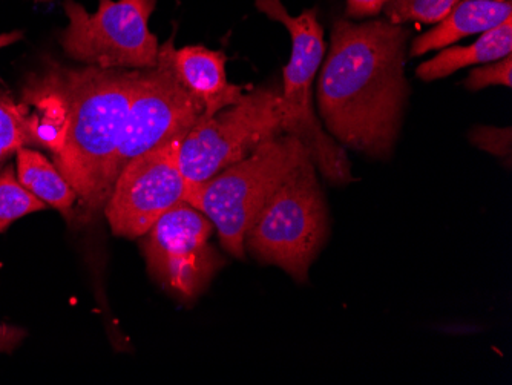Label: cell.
Returning a JSON list of instances; mask_svg holds the SVG:
<instances>
[{"instance_id": "obj_1", "label": "cell", "mask_w": 512, "mask_h": 385, "mask_svg": "<svg viewBox=\"0 0 512 385\" xmlns=\"http://www.w3.org/2000/svg\"><path fill=\"white\" fill-rule=\"evenodd\" d=\"M410 36L387 19L336 20L319 74L318 106L325 131L339 145L376 158L391 154L408 97Z\"/></svg>"}, {"instance_id": "obj_2", "label": "cell", "mask_w": 512, "mask_h": 385, "mask_svg": "<svg viewBox=\"0 0 512 385\" xmlns=\"http://www.w3.org/2000/svg\"><path fill=\"white\" fill-rule=\"evenodd\" d=\"M138 70H59L27 91L37 119V146L50 149L54 165L73 186L80 217L105 209L109 169L119 148Z\"/></svg>"}, {"instance_id": "obj_3", "label": "cell", "mask_w": 512, "mask_h": 385, "mask_svg": "<svg viewBox=\"0 0 512 385\" xmlns=\"http://www.w3.org/2000/svg\"><path fill=\"white\" fill-rule=\"evenodd\" d=\"M306 158L309 154L296 137L276 135L241 162L200 185H189L186 203L212 221L224 249L241 260L256 215Z\"/></svg>"}, {"instance_id": "obj_4", "label": "cell", "mask_w": 512, "mask_h": 385, "mask_svg": "<svg viewBox=\"0 0 512 385\" xmlns=\"http://www.w3.org/2000/svg\"><path fill=\"white\" fill-rule=\"evenodd\" d=\"M269 19L283 24L292 39V54L283 71L281 99L284 134L293 135L306 148L310 160L327 180L336 185L352 181V169L344 146L339 145L313 111L312 86L324 57V30L316 10L293 17L281 0H255Z\"/></svg>"}, {"instance_id": "obj_5", "label": "cell", "mask_w": 512, "mask_h": 385, "mask_svg": "<svg viewBox=\"0 0 512 385\" xmlns=\"http://www.w3.org/2000/svg\"><path fill=\"white\" fill-rule=\"evenodd\" d=\"M327 231L324 195L309 157L256 215L244 246L264 263L275 264L295 280L306 281Z\"/></svg>"}, {"instance_id": "obj_6", "label": "cell", "mask_w": 512, "mask_h": 385, "mask_svg": "<svg viewBox=\"0 0 512 385\" xmlns=\"http://www.w3.org/2000/svg\"><path fill=\"white\" fill-rule=\"evenodd\" d=\"M281 91L256 88L211 117L201 116L181 140L178 162L189 185H200L284 134Z\"/></svg>"}, {"instance_id": "obj_7", "label": "cell", "mask_w": 512, "mask_h": 385, "mask_svg": "<svg viewBox=\"0 0 512 385\" xmlns=\"http://www.w3.org/2000/svg\"><path fill=\"white\" fill-rule=\"evenodd\" d=\"M157 0H100L89 13L68 0L63 50L71 59L100 70H149L158 62L160 42L149 30Z\"/></svg>"}, {"instance_id": "obj_8", "label": "cell", "mask_w": 512, "mask_h": 385, "mask_svg": "<svg viewBox=\"0 0 512 385\" xmlns=\"http://www.w3.org/2000/svg\"><path fill=\"white\" fill-rule=\"evenodd\" d=\"M203 106L181 85L169 60L168 40L160 45L158 62L138 70L119 148L109 169V180L138 155L184 139L203 116Z\"/></svg>"}, {"instance_id": "obj_9", "label": "cell", "mask_w": 512, "mask_h": 385, "mask_svg": "<svg viewBox=\"0 0 512 385\" xmlns=\"http://www.w3.org/2000/svg\"><path fill=\"white\" fill-rule=\"evenodd\" d=\"M181 140L138 155L117 175L103 209L115 235L143 237L186 201L189 183L178 162Z\"/></svg>"}, {"instance_id": "obj_10", "label": "cell", "mask_w": 512, "mask_h": 385, "mask_svg": "<svg viewBox=\"0 0 512 385\" xmlns=\"http://www.w3.org/2000/svg\"><path fill=\"white\" fill-rule=\"evenodd\" d=\"M214 224L186 201L163 215L146 234L151 274L180 297L192 298L220 267L209 238Z\"/></svg>"}, {"instance_id": "obj_11", "label": "cell", "mask_w": 512, "mask_h": 385, "mask_svg": "<svg viewBox=\"0 0 512 385\" xmlns=\"http://www.w3.org/2000/svg\"><path fill=\"white\" fill-rule=\"evenodd\" d=\"M168 53L175 76L203 106L204 117L214 116L243 97V86L227 80V59L223 51L204 47L175 48L171 37L168 39Z\"/></svg>"}, {"instance_id": "obj_12", "label": "cell", "mask_w": 512, "mask_h": 385, "mask_svg": "<svg viewBox=\"0 0 512 385\" xmlns=\"http://www.w3.org/2000/svg\"><path fill=\"white\" fill-rule=\"evenodd\" d=\"M512 17V2L460 0L444 20L411 42L410 56L444 50L465 37L483 34Z\"/></svg>"}, {"instance_id": "obj_13", "label": "cell", "mask_w": 512, "mask_h": 385, "mask_svg": "<svg viewBox=\"0 0 512 385\" xmlns=\"http://www.w3.org/2000/svg\"><path fill=\"white\" fill-rule=\"evenodd\" d=\"M512 17L493 30L480 34L476 42L468 47L445 48L439 54L422 63L416 70L417 77L424 82L445 79L468 66L496 62L511 56Z\"/></svg>"}, {"instance_id": "obj_14", "label": "cell", "mask_w": 512, "mask_h": 385, "mask_svg": "<svg viewBox=\"0 0 512 385\" xmlns=\"http://www.w3.org/2000/svg\"><path fill=\"white\" fill-rule=\"evenodd\" d=\"M16 175L20 185L46 206L56 209L66 218L74 214L79 197L59 168L45 155L28 146L17 149Z\"/></svg>"}, {"instance_id": "obj_15", "label": "cell", "mask_w": 512, "mask_h": 385, "mask_svg": "<svg viewBox=\"0 0 512 385\" xmlns=\"http://www.w3.org/2000/svg\"><path fill=\"white\" fill-rule=\"evenodd\" d=\"M28 145H37L36 114L27 102L0 94V165Z\"/></svg>"}, {"instance_id": "obj_16", "label": "cell", "mask_w": 512, "mask_h": 385, "mask_svg": "<svg viewBox=\"0 0 512 385\" xmlns=\"http://www.w3.org/2000/svg\"><path fill=\"white\" fill-rule=\"evenodd\" d=\"M48 206L31 195L17 180L13 165L0 172V234L7 231L14 221L36 212L45 211Z\"/></svg>"}, {"instance_id": "obj_17", "label": "cell", "mask_w": 512, "mask_h": 385, "mask_svg": "<svg viewBox=\"0 0 512 385\" xmlns=\"http://www.w3.org/2000/svg\"><path fill=\"white\" fill-rule=\"evenodd\" d=\"M460 0H390L385 5V14L391 24L404 25L405 22L439 24Z\"/></svg>"}, {"instance_id": "obj_18", "label": "cell", "mask_w": 512, "mask_h": 385, "mask_svg": "<svg viewBox=\"0 0 512 385\" xmlns=\"http://www.w3.org/2000/svg\"><path fill=\"white\" fill-rule=\"evenodd\" d=\"M470 91L488 88V86H512V54L505 59L486 63L485 66H477L471 71L470 77L465 82Z\"/></svg>"}, {"instance_id": "obj_19", "label": "cell", "mask_w": 512, "mask_h": 385, "mask_svg": "<svg viewBox=\"0 0 512 385\" xmlns=\"http://www.w3.org/2000/svg\"><path fill=\"white\" fill-rule=\"evenodd\" d=\"M388 2L390 0H347L345 14L347 17H355V19L373 17L381 13Z\"/></svg>"}, {"instance_id": "obj_20", "label": "cell", "mask_w": 512, "mask_h": 385, "mask_svg": "<svg viewBox=\"0 0 512 385\" xmlns=\"http://www.w3.org/2000/svg\"><path fill=\"white\" fill-rule=\"evenodd\" d=\"M27 336L25 330L8 324H0V352L10 353L22 343V339Z\"/></svg>"}, {"instance_id": "obj_21", "label": "cell", "mask_w": 512, "mask_h": 385, "mask_svg": "<svg viewBox=\"0 0 512 385\" xmlns=\"http://www.w3.org/2000/svg\"><path fill=\"white\" fill-rule=\"evenodd\" d=\"M23 39L22 31H11V33L0 34V50L10 47L13 43Z\"/></svg>"}, {"instance_id": "obj_22", "label": "cell", "mask_w": 512, "mask_h": 385, "mask_svg": "<svg viewBox=\"0 0 512 385\" xmlns=\"http://www.w3.org/2000/svg\"><path fill=\"white\" fill-rule=\"evenodd\" d=\"M494 2H512V0H494Z\"/></svg>"}, {"instance_id": "obj_23", "label": "cell", "mask_w": 512, "mask_h": 385, "mask_svg": "<svg viewBox=\"0 0 512 385\" xmlns=\"http://www.w3.org/2000/svg\"><path fill=\"white\" fill-rule=\"evenodd\" d=\"M36 2H50V0H36Z\"/></svg>"}]
</instances>
